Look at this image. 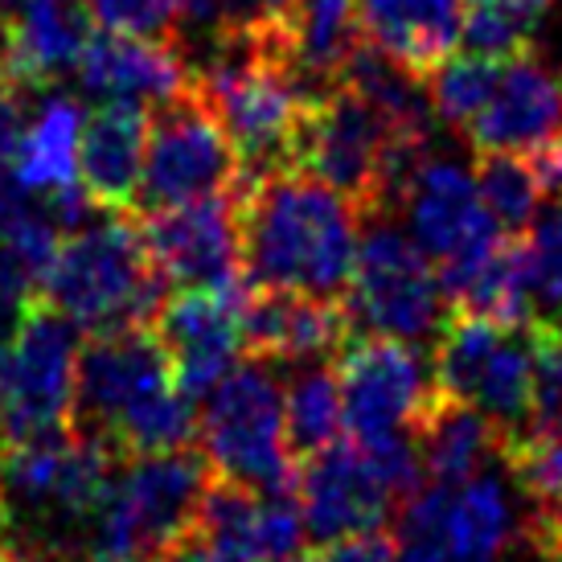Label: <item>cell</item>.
<instances>
[{
  "instance_id": "obj_14",
  "label": "cell",
  "mask_w": 562,
  "mask_h": 562,
  "mask_svg": "<svg viewBox=\"0 0 562 562\" xmlns=\"http://www.w3.org/2000/svg\"><path fill=\"white\" fill-rule=\"evenodd\" d=\"M398 205L406 210L415 247L439 267L443 292L469 267L481 263L488 250H497L505 238L497 218L484 210L476 172L448 157H423L411 172Z\"/></svg>"
},
{
  "instance_id": "obj_32",
  "label": "cell",
  "mask_w": 562,
  "mask_h": 562,
  "mask_svg": "<svg viewBox=\"0 0 562 562\" xmlns=\"http://www.w3.org/2000/svg\"><path fill=\"white\" fill-rule=\"evenodd\" d=\"M530 341H533V386H530V423H526V439L521 443L562 436V325L533 321Z\"/></svg>"
},
{
  "instance_id": "obj_17",
  "label": "cell",
  "mask_w": 562,
  "mask_h": 562,
  "mask_svg": "<svg viewBox=\"0 0 562 562\" xmlns=\"http://www.w3.org/2000/svg\"><path fill=\"white\" fill-rule=\"evenodd\" d=\"M193 533L205 542L214 562H280L300 554L308 538L296 493L267 497L222 476H210Z\"/></svg>"
},
{
  "instance_id": "obj_1",
  "label": "cell",
  "mask_w": 562,
  "mask_h": 562,
  "mask_svg": "<svg viewBox=\"0 0 562 562\" xmlns=\"http://www.w3.org/2000/svg\"><path fill=\"white\" fill-rule=\"evenodd\" d=\"M358 205L300 169L238 186V267L250 288L341 300L361 238Z\"/></svg>"
},
{
  "instance_id": "obj_6",
  "label": "cell",
  "mask_w": 562,
  "mask_h": 562,
  "mask_svg": "<svg viewBox=\"0 0 562 562\" xmlns=\"http://www.w3.org/2000/svg\"><path fill=\"white\" fill-rule=\"evenodd\" d=\"M210 476L205 456L189 448L132 456V464L115 469L94 517L87 562H153L177 547L198 526Z\"/></svg>"
},
{
  "instance_id": "obj_42",
  "label": "cell",
  "mask_w": 562,
  "mask_h": 562,
  "mask_svg": "<svg viewBox=\"0 0 562 562\" xmlns=\"http://www.w3.org/2000/svg\"><path fill=\"white\" fill-rule=\"evenodd\" d=\"M0 562H21V554H16V550L4 542V538H0Z\"/></svg>"
},
{
  "instance_id": "obj_28",
  "label": "cell",
  "mask_w": 562,
  "mask_h": 562,
  "mask_svg": "<svg viewBox=\"0 0 562 562\" xmlns=\"http://www.w3.org/2000/svg\"><path fill=\"white\" fill-rule=\"evenodd\" d=\"M521 493L530 497V521L521 526L547 562H562V436L533 439L501 456Z\"/></svg>"
},
{
  "instance_id": "obj_40",
  "label": "cell",
  "mask_w": 562,
  "mask_h": 562,
  "mask_svg": "<svg viewBox=\"0 0 562 562\" xmlns=\"http://www.w3.org/2000/svg\"><path fill=\"white\" fill-rule=\"evenodd\" d=\"M464 4H501V9H517V13L538 16L550 4V0H464Z\"/></svg>"
},
{
  "instance_id": "obj_10",
  "label": "cell",
  "mask_w": 562,
  "mask_h": 562,
  "mask_svg": "<svg viewBox=\"0 0 562 562\" xmlns=\"http://www.w3.org/2000/svg\"><path fill=\"white\" fill-rule=\"evenodd\" d=\"M349 325L398 341H427L448 321V292L439 267L391 222H374L358 238L353 276L345 288Z\"/></svg>"
},
{
  "instance_id": "obj_35",
  "label": "cell",
  "mask_w": 562,
  "mask_h": 562,
  "mask_svg": "<svg viewBox=\"0 0 562 562\" xmlns=\"http://www.w3.org/2000/svg\"><path fill=\"white\" fill-rule=\"evenodd\" d=\"M533 21H538V16L517 13V9H501V4H469L460 42H464V49H472V54L514 58L521 49H530Z\"/></svg>"
},
{
  "instance_id": "obj_13",
  "label": "cell",
  "mask_w": 562,
  "mask_h": 562,
  "mask_svg": "<svg viewBox=\"0 0 562 562\" xmlns=\"http://www.w3.org/2000/svg\"><path fill=\"white\" fill-rule=\"evenodd\" d=\"M345 431L361 448H386L415 436V423L436 398V374L423 366L419 349L398 337L358 333L337 349Z\"/></svg>"
},
{
  "instance_id": "obj_5",
  "label": "cell",
  "mask_w": 562,
  "mask_h": 562,
  "mask_svg": "<svg viewBox=\"0 0 562 562\" xmlns=\"http://www.w3.org/2000/svg\"><path fill=\"white\" fill-rule=\"evenodd\" d=\"M169 292L172 288L144 250L140 226H132L124 214H111L108 222L79 226L63 238L37 296L87 333H111L153 325Z\"/></svg>"
},
{
  "instance_id": "obj_21",
  "label": "cell",
  "mask_w": 562,
  "mask_h": 562,
  "mask_svg": "<svg viewBox=\"0 0 562 562\" xmlns=\"http://www.w3.org/2000/svg\"><path fill=\"white\" fill-rule=\"evenodd\" d=\"M144 144H148V108L103 99L82 120L79 136V186L87 189L99 210L127 214L136 205L144 169Z\"/></svg>"
},
{
  "instance_id": "obj_41",
  "label": "cell",
  "mask_w": 562,
  "mask_h": 562,
  "mask_svg": "<svg viewBox=\"0 0 562 562\" xmlns=\"http://www.w3.org/2000/svg\"><path fill=\"white\" fill-rule=\"evenodd\" d=\"M25 313H0V361L9 353V345H13V333H16V321Z\"/></svg>"
},
{
  "instance_id": "obj_23",
  "label": "cell",
  "mask_w": 562,
  "mask_h": 562,
  "mask_svg": "<svg viewBox=\"0 0 562 562\" xmlns=\"http://www.w3.org/2000/svg\"><path fill=\"white\" fill-rule=\"evenodd\" d=\"M415 448L423 476L431 484H464L481 476L493 456H501V436L476 406L436 391L415 423Z\"/></svg>"
},
{
  "instance_id": "obj_12",
  "label": "cell",
  "mask_w": 562,
  "mask_h": 562,
  "mask_svg": "<svg viewBox=\"0 0 562 562\" xmlns=\"http://www.w3.org/2000/svg\"><path fill=\"white\" fill-rule=\"evenodd\" d=\"M79 345V325L49 308L46 300H33L25 308L0 361V439H30L70 427Z\"/></svg>"
},
{
  "instance_id": "obj_2",
  "label": "cell",
  "mask_w": 562,
  "mask_h": 562,
  "mask_svg": "<svg viewBox=\"0 0 562 562\" xmlns=\"http://www.w3.org/2000/svg\"><path fill=\"white\" fill-rule=\"evenodd\" d=\"M70 427L108 439L120 456L177 452L193 443L198 403L177 391L172 358L157 328H111L79 345Z\"/></svg>"
},
{
  "instance_id": "obj_29",
  "label": "cell",
  "mask_w": 562,
  "mask_h": 562,
  "mask_svg": "<svg viewBox=\"0 0 562 562\" xmlns=\"http://www.w3.org/2000/svg\"><path fill=\"white\" fill-rule=\"evenodd\" d=\"M476 189L505 235H521L542 210V181L521 153H476Z\"/></svg>"
},
{
  "instance_id": "obj_3",
  "label": "cell",
  "mask_w": 562,
  "mask_h": 562,
  "mask_svg": "<svg viewBox=\"0 0 562 562\" xmlns=\"http://www.w3.org/2000/svg\"><path fill=\"white\" fill-rule=\"evenodd\" d=\"M193 94L231 136L247 181L288 169L300 115L313 91L280 46L218 37L214 58L193 75Z\"/></svg>"
},
{
  "instance_id": "obj_8",
  "label": "cell",
  "mask_w": 562,
  "mask_h": 562,
  "mask_svg": "<svg viewBox=\"0 0 562 562\" xmlns=\"http://www.w3.org/2000/svg\"><path fill=\"white\" fill-rule=\"evenodd\" d=\"M419 481L423 464L415 436L394 439L386 448H361L353 439H337L300 460L296 497L304 530L321 547L382 530V521L419 488Z\"/></svg>"
},
{
  "instance_id": "obj_27",
  "label": "cell",
  "mask_w": 562,
  "mask_h": 562,
  "mask_svg": "<svg viewBox=\"0 0 562 562\" xmlns=\"http://www.w3.org/2000/svg\"><path fill=\"white\" fill-rule=\"evenodd\" d=\"M345 431V406H341V378L337 366L304 361L296 374L283 386V436L296 460H308L313 452L337 443Z\"/></svg>"
},
{
  "instance_id": "obj_30",
  "label": "cell",
  "mask_w": 562,
  "mask_h": 562,
  "mask_svg": "<svg viewBox=\"0 0 562 562\" xmlns=\"http://www.w3.org/2000/svg\"><path fill=\"white\" fill-rule=\"evenodd\" d=\"M501 70H505V58H488V54H472V49L448 54L427 75L436 115L452 127H469L481 115L484 103L493 99V91H497Z\"/></svg>"
},
{
  "instance_id": "obj_16",
  "label": "cell",
  "mask_w": 562,
  "mask_h": 562,
  "mask_svg": "<svg viewBox=\"0 0 562 562\" xmlns=\"http://www.w3.org/2000/svg\"><path fill=\"white\" fill-rule=\"evenodd\" d=\"M148 259L169 288H210L243 276L238 267V186L202 202L140 214Z\"/></svg>"
},
{
  "instance_id": "obj_22",
  "label": "cell",
  "mask_w": 562,
  "mask_h": 562,
  "mask_svg": "<svg viewBox=\"0 0 562 562\" xmlns=\"http://www.w3.org/2000/svg\"><path fill=\"white\" fill-rule=\"evenodd\" d=\"M361 37L415 75H431L456 54L464 0H358Z\"/></svg>"
},
{
  "instance_id": "obj_38",
  "label": "cell",
  "mask_w": 562,
  "mask_h": 562,
  "mask_svg": "<svg viewBox=\"0 0 562 562\" xmlns=\"http://www.w3.org/2000/svg\"><path fill=\"white\" fill-rule=\"evenodd\" d=\"M526 160H530L533 172H538L542 193H554V198H562V132H559V136H550L547 144H538Z\"/></svg>"
},
{
  "instance_id": "obj_20",
  "label": "cell",
  "mask_w": 562,
  "mask_h": 562,
  "mask_svg": "<svg viewBox=\"0 0 562 562\" xmlns=\"http://www.w3.org/2000/svg\"><path fill=\"white\" fill-rule=\"evenodd\" d=\"M82 91L94 99H124L157 108L193 87L186 58L172 49V42H148V37H127V33H99L82 49L79 66Z\"/></svg>"
},
{
  "instance_id": "obj_15",
  "label": "cell",
  "mask_w": 562,
  "mask_h": 562,
  "mask_svg": "<svg viewBox=\"0 0 562 562\" xmlns=\"http://www.w3.org/2000/svg\"><path fill=\"white\" fill-rule=\"evenodd\" d=\"M250 296L247 276L210 288H177L153 316L177 374V391L202 403L238 366L243 349V304Z\"/></svg>"
},
{
  "instance_id": "obj_33",
  "label": "cell",
  "mask_w": 562,
  "mask_h": 562,
  "mask_svg": "<svg viewBox=\"0 0 562 562\" xmlns=\"http://www.w3.org/2000/svg\"><path fill=\"white\" fill-rule=\"evenodd\" d=\"M296 0H210V30L214 37L263 42L288 54Z\"/></svg>"
},
{
  "instance_id": "obj_25",
  "label": "cell",
  "mask_w": 562,
  "mask_h": 562,
  "mask_svg": "<svg viewBox=\"0 0 562 562\" xmlns=\"http://www.w3.org/2000/svg\"><path fill=\"white\" fill-rule=\"evenodd\" d=\"M79 136L82 108L70 94H49L37 115L21 127L9 172L37 198L79 186Z\"/></svg>"
},
{
  "instance_id": "obj_37",
  "label": "cell",
  "mask_w": 562,
  "mask_h": 562,
  "mask_svg": "<svg viewBox=\"0 0 562 562\" xmlns=\"http://www.w3.org/2000/svg\"><path fill=\"white\" fill-rule=\"evenodd\" d=\"M16 94H21V87H13V82H0V172L13 169L16 140H21V127H25V115H21Z\"/></svg>"
},
{
  "instance_id": "obj_43",
  "label": "cell",
  "mask_w": 562,
  "mask_h": 562,
  "mask_svg": "<svg viewBox=\"0 0 562 562\" xmlns=\"http://www.w3.org/2000/svg\"><path fill=\"white\" fill-rule=\"evenodd\" d=\"M280 562H321V559H308V554H288V559H280Z\"/></svg>"
},
{
  "instance_id": "obj_4",
  "label": "cell",
  "mask_w": 562,
  "mask_h": 562,
  "mask_svg": "<svg viewBox=\"0 0 562 562\" xmlns=\"http://www.w3.org/2000/svg\"><path fill=\"white\" fill-rule=\"evenodd\" d=\"M423 157L427 153L398 140L391 124L353 87L333 82L313 94L300 115L288 169L325 181L358 205L366 218H374L398 205Z\"/></svg>"
},
{
  "instance_id": "obj_26",
  "label": "cell",
  "mask_w": 562,
  "mask_h": 562,
  "mask_svg": "<svg viewBox=\"0 0 562 562\" xmlns=\"http://www.w3.org/2000/svg\"><path fill=\"white\" fill-rule=\"evenodd\" d=\"M358 42V0H296L288 58L313 94L337 82L345 58L353 54Z\"/></svg>"
},
{
  "instance_id": "obj_19",
  "label": "cell",
  "mask_w": 562,
  "mask_h": 562,
  "mask_svg": "<svg viewBox=\"0 0 562 562\" xmlns=\"http://www.w3.org/2000/svg\"><path fill=\"white\" fill-rule=\"evenodd\" d=\"M353 333L345 300L288 292V288H250L243 304V349L263 361H321L337 353Z\"/></svg>"
},
{
  "instance_id": "obj_11",
  "label": "cell",
  "mask_w": 562,
  "mask_h": 562,
  "mask_svg": "<svg viewBox=\"0 0 562 562\" xmlns=\"http://www.w3.org/2000/svg\"><path fill=\"white\" fill-rule=\"evenodd\" d=\"M238 177H243V165H238L235 144L214 120V111L189 87L169 103H157V111L148 115L140 189L132 210L153 214L169 205L202 202L235 189Z\"/></svg>"
},
{
  "instance_id": "obj_7",
  "label": "cell",
  "mask_w": 562,
  "mask_h": 562,
  "mask_svg": "<svg viewBox=\"0 0 562 562\" xmlns=\"http://www.w3.org/2000/svg\"><path fill=\"white\" fill-rule=\"evenodd\" d=\"M198 439L210 472L222 481L267 497L296 493L300 460L283 436V386L271 374V361L250 358L205 394Z\"/></svg>"
},
{
  "instance_id": "obj_31",
  "label": "cell",
  "mask_w": 562,
  "mask_h": 562,
  "mask_svg": "<svg viewBox=\"0 0 562 562\" xmlns=\"http://www.w3.org/2000/svg\"><path fill=\"white\" fill-rule=\"evenodd\" d=\"M517 247H521L533 316L562 325V198L533 214V222L517 238Z\"/></svg>"
},
{
  "instance_id": "obj_34",
  "label": "cell",
  "mask_w": 562,
  "mask_h": 562,
  "mask_svg": "<svg viewBox=\"0 0 562 562\" xmlns=\"http://www.w3.org/2000/svg\"><path fill=\"white\" fill-rule=\"evenodd\" d=\"M87 13L108 33L177 42L186 25V0H87Z\"/></svg>"
},
{
  "instance_id": "obj_36",
  "label": "cell",
  "mask_w": 562,
  "mask_h": 562,
  "mask_svg": "<svg viewBox=\"0 0 562 562\" xmlns=\"http://www.w3.org/2000/svg\"><path fill=\"white\" fill-rule=\"evenodd\" d=\"M321 562H398L394 538L382 530H366L341 542H328V550L321 554Z\"/></svg>"
},
{
  "instance_id": "obj_24",
  "label": "cell",
  "mask_w": 562,
  "mask_h": 562,
  "mask_svg": "<svg viewBox=\"0 0 562 562\" xmlns=\"http://www.w3.org/2000/svg\"><path fill=\"white\" fill-rule=\"evenodd\" d=\"M517 538L514 501L493 472L443 493V562H497Z\"/></svg>"
},
{
  "instance_id": "obj_39",
  "label": "cell",
  "mask_w": 562,
  "mask_h": 562,
  "mask_svg": "<svg viewBox=\"0 0 562 562\" xmlns=\"http://www.w3.org/2000/svg\"><path fill=\"white\" fill-rule=\"evenodd\" d=\"M153 562H214V554L205 550V542L198 538V533H189V538H181L177 547L160 550V554Z\"/></svg>"
},
{
  "instance_id": "obj_9",
  "label": "cell",
  "mask_w": 562,
  "mask_h": 562,
  "mask_svg": "<svg viewBox=\"0 0 562 562\" xmlns=\"http://www.w3.org/2000/svg\"><path fill=\"white\" fill-rule=\"evenodd\" d=\"M436 391L476 406L497 427L501 456L526 439L533 386V341L526 325H497L488 316L452 313L439 328Z\"/></svg>"
},
{
  "instance_id": "obj_18",
  "label": "cell",
  "mask_w": 562,
  "mask_h": 562,
  "mask_svg": "<svg viewBox=\"0 0 562 562\" xmlns=\"http://www.w3.org/2000/svg\"><path fill=\"white\" fill-rule=\"evenodd\" d=\"M464 132L476 153L530 157L538 144L562 132V70L533 58L530 49L505 58L497 91Z\"/></svg>"
}]
</instances>
